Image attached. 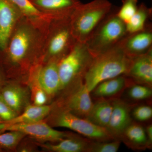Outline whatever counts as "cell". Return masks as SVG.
Wrapping results in <instances>:
<instances>
[{
    "mask_svg": "<svg viewBox=\"0 0 152 152\" xmlns=\"http://www.w3.org/2000/svg\"><path fill=\"white\" fill-rule=\"evenodd\" d=\"M50 21L23 16L18 22L5 48L0 53V66L5 77L14 66L28 68L42 53Z\"/></svg>",
    "mask_w": 152,
    "mask_h": 152,
    "instance_id": "1",
    "label": "cell"
},
{
    "mask_svg": "<svg viewBox=\"0 0 152 152\" xmlns=\"http://www.w3.org/2000/svg\"><path fill=\"white\" fill-rule=\"evenodd\" d=\"M132 58L126 53L120 43L113 48L93 57L84 78L90 92L101 82L126 75Z\"/></svg>",
    "mask_w": 152,
    "mask_h": 152,
    "instance_id": "2",
    "label": "cell"
},
{
    "mask_svg": "<svg viewBox=\"0 0 152 152\" xmlns=\"http://www.w3.org/2000/svg\"><path fill=\"white\" fill-rule=\"evenodd\" d=\"M112 7L108 0H93L77 6L70 18L72 33L76 41L86 43Z\"/></svg>",
    "mask_w": 152,
    "mask_h": 152,
    "instance_id": "3",
    "label": "cell"
},
{
    "mask_svg": "<svg viewBox=\"0 0 152 152\" xmlns=\"http://www.w3.org/2000/svg\"><path fill=\"white\" fill-rule=\"evenodd\" d=\"M93 57L86 44L76 42L70 51L58 62L61 91H69L84 82Z\"/></svg>",
    "mask_w": 152,
    "mask_h": 152,
    "instance_id": "4",
    "label": "cell"
},
{
    "mask_svg": "<svg viewBox=\"0 0 152 152\" xmlns=\"http://www.w3.org/2000/svg\"><path fill=\"white\" fill-rule=\"evenodd\" d=\"M127 34L126 24L118 17L117 11L111 10L98 25L86 44L94 56L117 45Z\"/></svg>",
    "mask_w": 152,
    "mask_h": 152,
    "instance_id": "5",
    "label": "cell"
},
{
    "mask_svg": "<svg viewBox=\"0 0 152 152\" xmlns=\"http://www.w3.org/2000/svg\"><path fill=\"white\" fill-rule=\"evenodd\" d=\"M70 18H53L50 23L42 54L46 59L58 62L77 42L72 33Z\"/></svg>",
    "mask_w": 152,
    "mask_h": 152,
    "instance_id": "6",
    "label": "cell"
},
{
    "mask_svg": "<svg viewBox=\"0 0 152 152\" xmlns=\"http://www.w3.org/2000/svg\"><path fill=\"white\" fill-rule=\"evenodd\" d=\"M50 123L51 126L67 128L91 140L102 142L115 140L106 128L94 124L61 106L53 113Z\"/></svg>",
    "mask_w": 152,
    "mask_h": 152,
    "instance_id": "7",
    "label": "cell"
},
{
    "mask_svg": "<svg viewBox=\"0 0 152 152\" xmlns=\"http://www.w3.org/2000/svg\"><path fill=\"white\" fill-rule=\"evenodd\" d=\"M18 131L26 136L41 142H57L70 136L72 134L57 131L43 121L26 124H6L0 122V133L5 131Z\"/></svg>",
    "mask_w": 152,
    "mask_h": 152,
    "instance_id": "8",
    "label": "cell"
},
{
    "mask_svg": "<svg viewBox=\"0 0 152 152\" xmlns=\"http://www.w3.org/2000/svg\"><path fill=\"white\" fill-rule=\"evenodd\" d=\"M69 92L67 97L60 106L86 119L94 104L86 86L83 82Z\"/></svg>",
    "mask_w": 152,
    "mask_h": 152,
    "instance_id": "9",
    "label": "cell"
},
{
    "mask_svg": "<svg viewBox=\"0 0 152 152\" xmlns=\"http://www.w3.org/2000/svg\"><path fill=\"white\" fill-rule=\"evenodd\" d=\"M58 62L50 61L44 66H32V75L49 97H53L61 91V84L58 70Z\"/></svg>",
    "mask_w": 152,
    "mask_h": 152,
    "instance_id": "10",
    "label": "cell"
},
{
    "mask_svg": "<svg viewBox=\"0 0 152 152\" xmlns=\"http://www.w3.org/2000/svg\"><path fill=\"white\" fill-rule=\"evenodd\" d=\"M112 101L113 110L106 129L114 138L119 140L123 132L133 122V106L121 99H114Z\"/></svg>",
    "mask_w": 152,
    "mask_h": 152,
    "instance_id": "11",
    "label": "cell"
},
{
    "mask_svg": "<svg viewBox=\"0 0 152 152\" xmlns=\"http://www.w3.org/2000/svg\"><path fill=\"white\" fill-rule=\"evenodd\" d=\"M125 53L130 57L143 54L152 48V27L148 23L144 30L127 34L120 42Z\"/></svg>",
    "mask_w": 152,
    "mask_h": 152,
    "instance_id": "12",
    "label": "cell"
},
{
    "mask_svg": "<svg viewBox=\"0 0 152 152\" xmlns=\"http://www.w3.org/2000/svg\"><path fill=\"white\" fill-rule=\"evenodd\" d=\"M131 58L129 67L125 76L136 83L152 87V48L145 53Z\"/></svg>",
    "mask_w": 152,
    "mask_h": 152,
    "instance_id": "13",
    "label": "cell"
},
{
    "mask_svg": "<svg viewBox=\"0 0 152 152\" xmlns=\"http://www.w3.org/2000/svg\"><path fill=\"white\" fill-rule=\"evenodd\" d=\"M19 15L21 14L10 0H0V53L5 48L17 23L21 18Z\"/></svg>",
    "mask_w": 152,
    "mask_h": 152,
    "instance_id": "14",
    "label": "cell"
},
{
    "mask_svg": "<svg viewBox=\"0 0 152 152\" xmlns=\"http://www.w3.org/2000/svg\"><path fill=\"white\" fill-rule=\"evenodd\" d=\"M35 7L44 13L55 18L70 17L81 4L80 0H30Z\"/></svg>",
    "mask_w": 152,
    "mask_h": 152,
    "instance_id": "15",
    "label": "cell"
},
{
    "mask_svg": "<svg viewBox=\"0 0 152 152\" xmlns=\"http://www.w3.org/2000/svg\"><path fill=\"white\" fill-rule=\"evenodd\" d=\"M0 95L18 115L29 104L27 90L18 85L7 84L5 82L0 88Z\"/></svg>",
    "mask_w": 152,
    "mask_h": 152,
    "instance_id": "16",
    "label": "cell"
},
{
    "mask_svg": "<svg viewBox=\"0 0 152 152\" xmlns=\"http://www.w3.org/2000/svg\"><path fill=\"white\" fill-rule=\"evenodd\" d=\"M91 140L72 134L56 144H41L45 149L54 152H87Z\"/></svg>",
    "mask_w": 152,
    "mask_h": 152,
    "instance_id": "17",
    "label": "cell"
},
{
    "mask_svg": "<svg viewBox=\"0 0 152 152\" xmlns=\"http://www.w3.org/2000/svg\"><path fill=\"white\" fill-rule=\"evenodd\" d=\"M119 140L134 150L148 149L145 129L141 125L133 122L123 132Z\"/></svg>",
    "mask_w": 152,
    "mask_h": 152,
    "instance_id": "18",
    "label": "cell"
},
{
    "mask_svg": "<svg viewBox=\"0 0 152 152\" xmlns=\"http://www.w3.org/2000/svg\"><path fill=\"white\" fill-rule=\"evenodd\" d=\"M129 82V79L124 75L108 79L97 85L91 94L96 99L114 96L124 90Z\"/></svg>",
    "mask_w": 152,
    "mask_h": 152,
    "instance_id": "19",
    "label": "cell"
},
{
    "mask_svg": "<svg viewBox=\"0 0 152 152\" xmlns=\"http://www.w3.org/2000/svg\"><path fill=\"white\" fill-rule=\"evenodd\" d=\"M52 107L48 105L42 106L28 105L20 113L7 122H1L6 124H26L43 121L52 112Z\"/></svg>",
    "mask_w": 152,
    "mask_h": 152,
    "instance_id": "20",
    "label": "cell"
},
{
    "mask_svg": "<svg viewBox=\"0 0 152 152\" xmlns=\"http://www.w3.org/2000/svg\"><path fill=\"white\" fill-rule=\"evenodd\" d=\"M94 103L87 120L94 124L107 128L108 125L112 110V100L106 98H99Z\"/></svg>",
    "mask_w": 152,
    "mask_h": 152,
    "instance_id": "21",
    "label": "cell"
},
{
    "mask_svg": "<svg viewBox=\"0 0 152 152\" xmlns=\"http://www.w3.org/2000/svg\"><path fill=\"white\" fill-rule=\"evenodd\" d=\"M152 8L148 7L144 3L139 5L135 13L126 24L128 34L137 32L144 30L151 18Z\"/></svg>",
    "mask_w": 152,
    "mask_h": 152,
    "instance_id": "22",
    "label": "cell"
},
{
    "mask_svg": "<svg viewBox=\"0 0 152 152\" xmlns=\"http://www.w3.org/2000/svg\"><path fill=\"white\" fill-rule=\"evenodd\" d=\"M23 16L34 21H49L53 18L38 10L30 0H10Z\"/></svg>",
    "mask_w": 152,
    "mask_h": 152,
    "instance_id": "23",
    "label": "cell"
},
{
    "mask_svg": "<svg viewBox=\"0 0 152 152\" xmlns=\"http://www.w3.org/2000/svg\"><path fill=\"white\" fill-rule=\"evenodd\" d=\"M26 136L23 133L18 131L0 133V147L6 149H15Z\"/></svg>",
    "mask_w": 152,
    "mask_h": 152,
    "instance_id": "24",
    "label": "cell"
},
{
    "mask_svg": "<svg viewBox=\"0 0 152 152\" xmlns=\"http://www.w3.org/2000/svg\"><path fill=\"white\" fill-rule=\"evenodd\" d=\"M121 142L118 139L109 141L91 140L87 152H117L119 149Z\"/></svg>",
    "mask_w": 152,
    "mask_h": 152,
    "instance_id": "25",
    "label": "cell"
},
{
    "mask_svg": "<svg viewBox=\"0 0 152 152\" xmlns=\"http://www.w3.org/2000/svg\"><path fill=\"white\" fill-rule=\"evenodd\" d=\"M132 86L128 90V95L133 100H144L151 97V87L137 83Z\"/></svg>",
    "mask_w": 152,
    "mask_h": 152,
    "instance_id": "26",
    "label": "cell"
},
{
    "mask_svg": "<svg viewBox=\"0 0 152 152\" xmlns=\"http://www.w3.org/2000/svg\"><path fill=\"white\" fill-rule=\"evenodd\" d=\"M30 79L33 104L38 106L45 105L48 100V95L42 89L35 78L31 75H30Z\"/></svg>",
    "mask_w": 152,
    "mask_h": 152,
    "instance_id": "27",
    "label": "cell"
},
{
    "mask_svg": "<svg viewBox=\"0 0 152 152\" xmlns=\"http://www.w3.org/2000/svg\"><path fill=\"white\" fill-rule=\"evenodd\" d=\"M138 0H123L122 5L117 11L118 17L126 24L135 13L138 9Z\"/></svg>",
    "mask_w": 152,
    "mask_h": 152,
    "instance_id": "28",
    "label": "cell"
},
{
    "mask_svg": "<svg viewBox=\"0 0 152 152\" xmlns=\"http://www.w3.org/2000/svg\"><path fill=\"white\" fill-rule=\"evenodd\" d=\"M132 115L135 120L139 122L148 121L152 117V108L148 105L137 106L132 111Z\"/></svg>",
    "mask_w": 152,
    "mask_h": 152,
    "instance_id": "29",
    "label": "cell"
},
{
    "mask_svg": "<svg viewBox=\"0 0 152 152\" xmlns=\"http://www.w3.org/2000/svg\"><path fill=\"white\" fill-rule=\"evenodd\" d=\"M18 115L0 95V122L9 121Z\"/></svg>",
    "mask_w": 152,
    "mask_h": 152,
    "instance_id": "30",
    "label": "cell"
},
{
    "mask_svg": "<svg viewBox=\"0 0 152 152\" xmlns=\"http://www.w3.org/2000/svg\"><path fill=\"white\" fill-rule=\"evenodd\" d=\"M145 129L146 133L147 140H148V149H151L152 148V124H150L147 126Z\"/></svg>",
    "mask_w": 152,
    "mask_h": 152,
    "instance_id": "31",
    "label": "cell"
},
{
    "mask_svg": "<svg viewBox=\"0 0 152 152\" xmlns=\"http://www.w3.org/2000/svg\"><path fill=\"white\" fill-rule=\"evenodd\" d=\"M5 82V77L0 66V88Z\"/></svg>",
    "mask_w": 152,
    "mask_h": 152,
    "instance_id": "32",
    "label": "cell"
},
{
    "mask_svg": "<svg viewBox=\"0 0 152 152\" xmlns=\"http://www.w3.org/2000/svg\"><path fill=\"white\" fill-rule=\"evenodd\" d=\"M3 149L1 147H0V152H2L3 151Z\"/></svg>",
    "mask_w": 152,
    "mask_h": 152,
    "instance_id": "33",
    "label": "cell"
}]
</instances>
